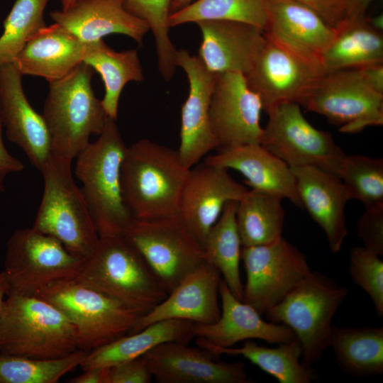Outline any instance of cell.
<instances>
[{"label":"cell","mask_w":383,"mask_h":383,"mask_svg":"<svg viewBox=\"0 0 383 383\" xmlns=\"http://www.w3.org/2000/svg\"><path fill=\"white\" fill-rule=\"evenodd\" d=\"M262 104L258 94L240 72L216 74L209 118L219 150L260 144Z\"/></svg>","instance_id":"9a60e30c"},{"label":"cell","mask_w":383,"mask_h":383,"mask_svg":"<svg viewBox=\"0 0 383 383\" xmlns=\"http://www.w3.org/2000/svg\"><path fill=\"white\" fill-rule=\"evenodd\" d=\"M123 236L138 250L167 294L205 262L202 245L177 214L133 218Z\"/></svg>","instance_id":"30bf717a"},{"label":"cell","mask_w":383,"mask_h":383,"mask_svg":"<svg viewBox=\"0 0 383 383\" xmlns=\"http://www.w3.org/2000/svg\"><path fill=\"white\" fill-rule=\"evenodd\" d=\"M82 62L100 74L105 88L103 106L108 116L116 120L120 96L126 84L144 79L137 50L116 52L101 39L87 43Z\"/></svg>","instance_id":"4dcf8cb0"},{"label":"cell","mask_w":383,"mask_h":383,"mask_svg":"<svg viewBox=\"0 0 383 383\" xmlns=\"http://www.w3.org/2000/svg\"><path fill=\"white\" fill-rule=\"evenodd\" d=\"M328 346L345 373L354 377L383 373V327L332 325Z\"/></svg>","instance_id":"f546056e"},{"label":"cell","mask_w":383,"mask_h":383,"mask_svg":"<svg viewBox=\"0 0 383 383\" xmlns=\"http://www.w3.org/2000/svg\"><path fill=\"white\" fill-rule=\"evenodd\" d=\"M282 199L251 189L238 201L235 218L242 247L265 245L282 237L285 212Z\"/></svg>","instance_id":"d6a6232c"},{"label":"cell","mask_w":383,"mask_h":383,"mask_svg":"<svg viewBox=\"0 0 383 383\" xmlns=\"http://www.w3.org/2000/svg\"><path fill=\"white\" fill-rule=\"evenodd\" d=\"M8 291V282L4 271L0 272V321L3 312L4 304V296Z\"/></svg>","instance_id":"c3c4849f"},{"label":"cell","mask_w":383,"mask_h":383,"mask_svg":"<svg viewBox=\"0 0 383 383\" xmlns=\"http://www.w3.org/2000/svg\"><path fill=\"white\" fill-rule=\"evenodd\" d=\"M177 67L187 74L189 89L182 106L180 143L177 150L182 164L192 168L218 144L211 128L209 107L216 74L210 72L198 56L185 49L177 50Z\"/></svg>","instance_id":"2e32d148"},{"label":"cell","mask_w":383,"mask_h":383,"mask_svg":"<svg viewBox=\"0 0 383 383\" xmlns=\"http://www.w3.org/2000/svg\"><path fill=\"white\" fill-rule=\"evenodd\" d=\"M365 247L350 250V274L353 282L370 297L378 316H383V262Z\"/></svg>","instance_id":"ab89813d"},{"label":"cell","mask_w":383,"mask_h":383,"mask_svg":"<svg viewBox=\"0 0 383 383\" xmlns=\"http://www.w3.org/2000/svg\"><path fill=\"white\" fill-rule=\"evenodd\" d=\"M189 171L177 150L148 139L127 147L121 166V189L132 218L148 220L177 214Z\"/></svg>","instance_id":"6da1fadb"},{"label":"cell","mask_w":383,"mask_h":383,"mask_svg":"<svg viewBox=\"0 0 383 383\" xmlns=\"http://www.w3.org/2000/svg\"><path fill=\"white\" fill-rule=\"evenodd\" d=\"M221 273L204 262L187 275L166 298L142 316L129 333H136L155 322L183 319L198 324H211L220 317L218 296Z\"/></svg>","instance_id":"7402d4cb"},{"label":"cell","mask_w":383,"mask_h":383,"mask_svg":"<svg viewBox=\"0 0 383 383\" xmlns=\"http://www.w3.org/2000/svg\"><path fill=\"white\" fill-rule=\"evenodd\" d=\"M3 125L0 117V192L5 191V180L8 175L22 171L23 162L6 149L3 137Z\"/></svg>","instance_id":"ee69618b"},{"label":"cell","mask_w":383,"mask_h":383,"mask_svg":"<svg viewBox=\"0 0 383 383\" xmlns=\"http://www.w3.org/2000/svg\"><path fill=\"white\" fill-rule=\"evenodd\" d=\"M50 17L83 42H93L111 34L126 35L142 45L150 30L148 23L130 13L124 0H77Z\"/></svg>","instance_id":"484cf974"},{"label":"cell","mask_w":383,"mask_h":383,"mask_svg":"<svg viewBox=\"0 0 383 383\" xmlns=\"http://www.w3.org/2000/svg\"><path fill=\"white\" fill-rule=\"evenodd\" d=\"M194 1L195 0H174L171 6V13L183 9Z\"/></svg>","instance_id":"f907efd6"},{"label":"cell","mask_w":383,"mask_h":383,"mask_svg":"<svg viewBox=\"0 0 383 383\" xmlns=\"http://www.w3.org/2000/svg\"><path fill=\"white\" fill-rule=\"evenodd\" d=\"M261 145L289 167L312 166L339 177L345 153L331 134L313 127L300 105L279 104L267 113Z\"/></svg>","instance_id":"8fae6325"},{"label":"cell","mask_w":383,"mask_h":383,"mask_svg":"<svg viewBox=\"0 0 383 383\" xmlns=\"http://www.w3.org/2000/svg\"><path fill=\"white\" fill-rule=\"evenodd\" d=\"M194 325L192 321L177 318L155 322L136 333L126 334L89 351L79 367L83 371L109 368L141 357L164 343L188 344L194 338Z\"/></svg>","instance_id":"83f0119b"},{"label":"cell","mask_w":383,"mask_h":383,"mask_svg":"<svg viewBox=\"0 0 383 383\" xmlns=\"http://www.w3.org/2000/svg\"><path fill=\"white\" fill-rule=\"evenodd\" d=\"M266 2L269 22L264 34L323 70L321 56L332 42L335 28L300 1L266 0Z\"/></svg>","instance_id":"44dd1931"},{"label":"cell","mask_w":383,"mask_h":383,"mask_svg":"<svg viewBox=\"0 0 383 383\" xmlns=\"http://www.w3.org/2000/svg\"><path fill=\"white\" fill-rule=\"evenodd\" d=\"M372 1L344 0V11L342 21H353L365 17L366 11Z\"/></svg>","instance_id":"bcb514c9"},{"label":"cell","mask_w":383,"mask_h":383,"mask_svg":"<svg viewBox=\"0 0 383 383\" xmlns=\"http://www.w3.org/2000/svg\"><path fill=\"white\" fill-rule=\"evenodd\" d=\"M350 199L365 209L383 205V160L361 155H346L340 172Z\"/></svg>","instance_id":"f35d334b"},{"label":"cell","mask_w":383,"mask_h":383,"mask_svg":"<svg viewBox=\"0 0 383 383\" xmlns=\"http://www.w3.org/2000/svg\"><path fill=\"white\" fill-rule=\"evenodd\" d=\"M84 260L32 227L17 229L6 246L3 271L8 282L6 296H36L52 283L74 279Z\"/></svg>","instance_id":"9c48e42d"},{"label":"cell","mask_w":383,"mask_h":383,"mask_svg":"<svg viewBox=\"0 0 383 383\" xmlns=\"http://www.w3.org/2000/svg\"><path fill=\"white\" fill-rule=\"evenodd\" d=\"M310 6L332 27H337L343 20L344 0H295Z\"/></svg>","instance_id":"7bdbcfd3"},{"label":"cell","mask_w":383,"mask_h":383,"mask_svg":"<svg viewBox=\"0 0 383 383\" xmlns=\"http://www.w3.org/2000/svg\"><path fill=\"white\" fill-rule=\"evenodd\" d=\"M87 43L55 23L40 28L12 64L22 75L57 80L83 62Z\"/></svg>","instance_id":"4316f807"},{"label":"cell","mask_w":383,"mask_h":383,"mask_svg":"<svg viewBox=\"0 0 383 383\" xmlns=\"http://www.w3.org/2000/svg\"><path fill=\"white\" fill-rule=\"evenodd\" d=\"M87 351L77 349L62 357L38 359L0 355V383H55L79 366Z\"/></svg>","instance_id":"d590c367"},{"label":"cell","mask_w":383,"mask_h":383,"mask_svg":"<svg viewBox=\"0 0 383 383\" xmlns=\"http://www.w3.org/2000/svg\"><path fill=\"white\" fill-rule=\"evenodd\" d=\"M22 77L12 63L0 66V117L7 139L40 171L51 155L50 135L43 115L26 98Z\"/></svg>","instance_id":"d6986e66"},{"label":"cell","mask_w":383,"mask_h":383,"mask_svg":"<svg viewBox=\"0 0 383 383\" xmlns=\"http://www.w3.org/2000/svg\"><path fill=\"white\" fill-rule=\"evenodd\" d=\"M72 162L50 155L40 170L43 193L32 228L58 240L73 255L86 259L99 235L81 189L74 182Z\"/></svg>","instance_id":"8992f818"},{"label":"cell","mask_w":383,"mask_h":383,"mask_svg":"<svg viewBox=\"0 0 383 383\" xmlns=\"http://www.w3.org/2000/svg\"><path fill=\"white\" fill-rule=\"evenodd\" d=\"M126 148L116 120L109 118L97 140L75 157L74 174L99 238L123 235L133 219L121 189V166Z\"/></svg>","instance_id":"3957f363"},{"label":"cell","mask_w":383,"mask_h":383,"mask_svg":"<svg viewBox=\"0 0 383 383\" xmlns=\"http://www.w3.org/2000/svg\"><path fill=\"white\" fill-rule=\"evenodd\" d=\"M196 23L202 36L198 57L210 72H235L245 75L250 71L265 40L262 29L245 23L223 20Z\"/></svg>","instance_id":"cb8c5ba5"},{"label":"cell","mask_w":383,"mask_h":383,"mask_svg":"<svg viewBox=\"0 0 383 383\" xmlns=\"http://www.w3.org/2000/svg\"><path fill=\"white\" fill-rule=\"evenodd\" d=\"M357 233L363 247L383 255V205L365 209L357 221Z\"/></svg>","instance_id":"60d3db41"},{"label":"cell","mask_w":383,"mask_h":383,"mask_svg":"<svg viewBox=\"0 0 383 383\" xmlns=\"http://www.w3.org/2000/svg\"><path fill=\"white\" fill-rule=\"evenodd\" d=\"M75 279L145 313L167 296L143 256L123 235L99 238Z\"/></svg>","instance_id":"5b68a950"},{"label":"cell","mask_w":383,"mask_h":383,"mask_svg":"<svg viewBox=\"0 0 383 383\" xmlns=\"http://www.w3.org/2000/svg\"><path fill=\"white\" fill-rule=\"evenodd\" d=\"M246 273L242 301L265 314L310 272L306 255L283 237L265 245L242 247Z\"/></svg>","instance_id":"7c38bea8"},{"label":"cell","mask_w":383,"mask_h":383,"mask_svg":"<svg viewBox=\"0 0 383 383\" xmlns=\"http://www.w3.org/2000/svg\"><path fill=\"white\" fill-rule=\"evenodd\" d=\"M237 203L230 201L224 206L203 248L205 262L218 270L232 294L242 300L243 284L239 269L242 245L235 218Z\"/></svg>","instance_id":"836d02e7"},{"label":"cell","mask_w":383,"mask_h":383,"mask_svg":"<svg viewBox=\"0 0 383 383\" xmlns=\"http://www.w3.org/2000/svg\"><path fill=\"white\" fill-rule=\"evenodd\" d=\"M109 368H94L84 370L79 376L70 379V383H107Z\"/></svg>","instance_id":"7dc6e473"},{"label":"cell","mask_w":383,"mask_h":383,"mask_svg":"<svg viewBox=\"0 0 383 383\" xmlns=\"http://www.w3.org/2000/svg\"><path fill=\"white\" fill-rule=\"evenodd\" d=\"M348 292L324 274L311 271L265 314L271 322L293 331L301 345V361L310 367L328 347L332 319Z\"/></svg>","instance_id":"52a82bcc"},{"label":"cell","mask_w":383,"mask_h":383,"mask_svg":"<svg viewBox=\"0 0 383 383\" xmlns=\"http://www.w3.org/2000/svg\"><path fill=\"white\" fill-rule=\"evenodd\" d=\"M206 20L231 21L267 29L269 15L266 0H195L171 13L170 27Z\"/></svg>","instance_id":"e575fe53"},{"label":"cell","mask_w":383,"mask_h":383,"mask_svg":"<svg viewBox=\"0 0 383 383\" xmlns=\"http://www.w3.org/2000/svg\"><path fill=\"white\" fill-rule=\"evenodd\" d=\"M376 63H383V36L370 25L367 16L340 22L321 59L324 72Z\"/></svg>","instance_id":"f1b7e54d"},{"label":"cell","mask_w":383,"mask_h":383,"mask_svg":"<svg viewBox=\"0 0 383 383\" xmlns=\"http://www.w3.org/2000/svg\"><path fill=\"white\" fill-rule=\"evenodd\" d=\"M290 168L303 208L324 231L330 250L340 252L348 233L345 206L350 199L340 178L312 166Z\"/></svg>","instance_id":"603a6c76"},{"label":"cell","mask_w":383,"mask_h":383,"mask_svg":"<svg viewBox=\"0 0 383 383\" xmlns=\"http://www.w3.org/2000/svg\"><path fill=\"white\" fill-rule=\"evenodd\" d=\"M301 106L340 126L343 133L383 124V94L370 87L357 68L323 72Z\"/></svg>","instance_id":"4fadbf2b"},{"label":"cell","mask_w":383,"mask_h":383,"mask_svg":"<svg viewBox=\"0 0 383 383\" xmlns=\"http://www.w3.org/2000/svg\"><path fill=\"white\" fill-rule=\"evenodd\" d=\"M250 71V87L267 113L284 102L302 105L323 71L266 36Z\"/></svg>","instance_id":"5bb4252c"},{"label":"cell","mask_w":383,"mask_h":383,"mask_svg":"<svg viewBox=\"0 0 383 383\" xmlns=\"http://www.w3.org/2000/svg\"><path fill=\"white\" fill-rule=\"evenodd\" d=\"M204 161L237 170L245 177V183L252 189L287 199L304 209L291 168L261 144L222 149L206 157Z\"/></svg>","instance_id":"d4e9b609"},{"label":"cell","mask_w":383,"mask_h":383,"mask_svg":"<svg viewBox=\"0 0 383 383\" xmlns=\"http://www.w3.org/2000/svg\"><path fill=\"white\" fill-rule=\"evenodd\" d=\"M370 25L376 30L382 33L383 30V14L379 13L374 17L369 18Z\"/></svg>","instance_id":"681fc988"},{"label":"cell","mask_w":383,"mask_h":383,"mask_svg":"<svg viewBox=\"0 0 383 383\" xmlns=\"http://www.w3.org/2000/svg\"><path fill=\"white\" fill-rule=\"evenodd\" d=\"M248 189L235 181L228 169L205 161L190 168L177 215L202 245L230 201H238Z\"/></svg>","instance_id":"e0dca14e"},{"label":"cell","mask_w":383,"mask_h":383,"mask_svg":"<svg viewBox=\"0 0 383 383\" xmlns=\"http://www.w3.org/2000/svg\"><path fill=\"white\" fill-rule=\"evenodd\" d=\"M77 349L76 328L58 308L37 296L7 295L0 355L53 359Z\"/></svg>","instance_id":"277c9868"},{"label":"cell","mask_w":383,"mask_h":383,"mask_svg":"<svg viewBox=\"0 0 383 383\" xmlns=\"http://www.w3.org/2000/svg\"><path fill=\"white\" fill-rule=\"evenodd\" d=\"M174 0H124L126 9L145 21L152 31L156 47L157 67L163 79L168 82L176 70V48L170 40L168 23Z\"/></svg>","instance_id":"74e56055"},{"label":"cell","mask_w":383,"mask_h":383,"mask_svg":"<svg viewBox=\"0 0 383 383\" xmlns=\"http://www.w3.org/2000/svg\"><path fill=\"white\" fill-rule=\"evenodd\" d=\"M152 377L161 383H249L241 362L218 361L203 348L167 342L144 355Z\"/></svg>","instance_id":"ac0fdd59"},{"label":"cell","mask_w":383,"mask_h":383,"mask_svg":"<svg viewBox=\"0 0 383 383\" xmlns=\"http://www.w3.org/2000/svg\"><path fill=\"white\" fill-rule=\"evenodd\" d=\"M218 294L221 301L219 318L211 324L194 325V336L199 346L229 348L238 342L252 339L280 344L296 338L287 326L264 321L253 307L232 294L223 279Z\"/></svg>","instance_id":"ffe728a7"},{"label":"cell","mask_w":383,"mask_h":383,"mask_svg":"<svg viewBox=\"0 0 383 383\" xmlns=\"http://www.w3.org/2000/svg\"><path fill=\"white\" fill-rule=\"evenodd\" d=\"M279 345L277 348H267L252 340H247L240 348H220L208 345L199 347L210 352L217 359L222 355L243 356L274 377L280 383L311 382L316 376L310 367L305 366L300 361L302 351L298 339L296 338Z\"/></svg>","instance_id":"1f68e13d"},{"label":"cell","mask_w":383,"mask_h":383,"mask_svg":"<svg viewBox=\"0 0 383 383\" xmlns=\"http://www.w3.org/2000/svg\"><path fill=\"white\" fill-rule=\"evenodd\" d=\"M62 4V10H66L71 7L77 0H60Z\"/></svg>","instance_id":"816d5d0a"},{"label":"cell","mask_w":383,"mask_h":383,"mask_svg":"<svg viewBox=\"0 0 383 383\" xmlns=\"http://www.w3.org/2000/svg\"><path fill=\"white\" fill-rule=\"evenodd\" d=\"M152 373L143 356L109 368L107 383H150Z\"/></svg>","instance_id":"b9f144b4"},{"label":"cell","mask_w":383,"mask_h":383,"mask_svg":"<svg viewBox=\"0 0 383 383\" xmlns=\"http://www.w3.org/2000/svg\"><path fill=\"white\" fill-rule=\"evenodd\" d=\"M367 84L383 94V63H376L357 68Z\"/></svg>","instance_id":"f6af8a7d"},{"label":"cell","mask_w":383,"mask_h":383,"mask_svg":"<svg viewBox=\"0 0 383 383\" xmlns=\"http://www.w3.org/2000/svg\"><path fill=\"white\" fill-rule=\"evenodd\" d=\"M48 1H15L4 21L0 36V66L12 63L28 41L46 26L44 11Z\"/></svg>","instance_id":"8d00e7d4"},{"label":"cell","mask_w":383,"mask_h":383,"mask_svg":"<svg viewBox=\"0 0 383 383\" xmlns=\"http://www.w3.org/2000/svg\"><path fill=\"white\" fill-rule=\"evenodd\" d=\"M36 296L69 318L77 330V348L87 352L128 334L145 314L75 278L52 283Z\"/></svg>","instance_id":"ba28073f"},{"label":"cell","mask_w":383,"mask_h":383,"mask_svg":"<svg viewBox=\"0 0 383 383\" xmlns=\"http://www.w3.org/2000/svg\"><path fill=\"white\" fill-rule=\"evenodd\" d=\"M94 70L82 62L65 77L49 82L42 114L50 140L51 155L72 160L99 135L109 117L91 87Z\"/></svg>","instance_id":"7a4b0ae2"}]
</instances>
